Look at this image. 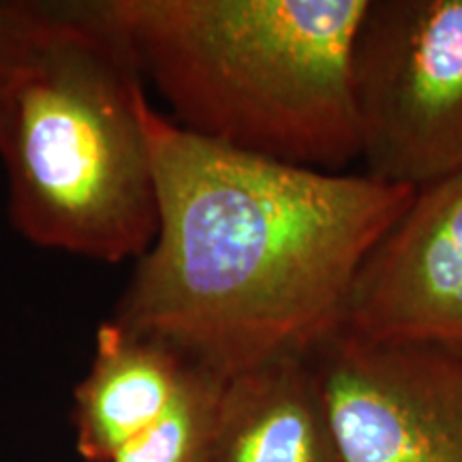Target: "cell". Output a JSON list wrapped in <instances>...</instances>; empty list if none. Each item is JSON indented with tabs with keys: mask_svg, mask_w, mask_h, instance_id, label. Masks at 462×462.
I'll use <instances>...</instances> for the list:
<instances>
[{
	"mask_svg": "<svg viewBox=\"0 0 462 462\" xmlns=\"http://www.w3.org/2000/svg\"><path fill=\"white\" fill-rule=\"evenodd\" d=\"M50 5L0 0V97L42 31Z\"/></svg>",
	"mask_w": 462,
	"mask_h": 462,
	"instance_id": "30bf717a",
	"label": "cell"
},
{
	"mask_svg": "<svg viewBox=\"0 0 462 462\" xmlns=\"http://www.w3.org/2000/svg\"><path fill=\"white\" fill-rule=\"evenodd\" d=\"M368 0H103L173 123L343 173L360 161L351 48Z\"/></svg>",
	"mask_w": 462,
	"mask_h": 462,
	"instance_id": "7a4b0ae2",
	"label": "cell"
},
{
	"mask_svg": "<svg viewBox=\"0 0 462 462\" xmlns=\"http://www.w3.org/2000/svg\"><path fill=\"white\" fill-rule=\"evenodd\" d=\"M198 364L170 345L109 319L97 332L90 371L73 396L75 448L112 462L173 407Z\"/></svg>",
	"mask_w": 462,
	"mask_h": 462,
	"instance_id": "ba28073f",
	"label": "cell"
},
{
	"mask_svg": "<svg viewBox=\"0 0 462 462\" xmlns=\"http://www.w3.org/2000/svg\"><path fill=\"white\" fill-rule=\"evenodd\" d=\"M343 332L462 351V171L415 190L362 263Z\"/></svg>",
	"mask_w": 462,
	"mask_h": 462,
	"instance_id": "8992f818",
	"label": "cell"
},
{
	"mask_svg": "<svg viewBox=\"0 0 462 462\" xmlns=\"http://www.w3.org/2000/svg\"><path fill=\"white\" fill-rule=\"evenodd\" d=\"M221 385L223 377L195 366L170 411L112 462H199Z\"/></svg>",
	"mask_w": 462,
	"mask_h": 462,
	"instance_id": "9c48e42d",
	"label": "cell"
},
{
	"mask_svg": "<svg viewBox=\"0 0 462 462\" xmlns=\"http://www.w3.org/2000/svg\"><path fill=\"white\" fill-rule=\"evenodd\" d=\"M309 360L343 462H462V351L340 330Z\"/></svg>",
	"mask_w": 462,
	"mask_h": 462,
	"instance_id": "5b68a950",
	"label": "cell"
},
{
	"mask_svg": "<svg viewBox=\"0 0 462 462\" xmlns=\"http://www.w3.org/2000/svg\"><path fill=\"white\" fill-rule=\"evenodd\" d=\"M199 462H343L309 357L223 379Z\"/></svg>",
	"mask_w": 462,
	"mask_h": 462,
	"instance_id": "52a82bcc",
	"label": "cell"
},
{
	"mask_svg": "<svg viewBox=\"0 0 462 462\" xmlns=\"http://www.w3.org/2000/svg\"><path fill=\"white\" fill-rule=\"evenodd\" d=\"M360 161L421 189L462 171V0H368L351 48Z\"/></svg>",
	"mask_w": 462,
	"mask_h": 462,
	"instance_id": "277c9868",
	"label": "cell"
},
{
	"mask_svg": "<svg viewBox=\"0 0 462 462\" xmlns=\"http://www.w3.org/2000/svg\"><path fill=\"white\" fill-rule=\"evenodd\" d=\"M143 123L159 231L112 319L223 379L313 356L415 189L242 152L152 106Z\"/></svg>",
	"mask_w": 462,
	"mask_h": 462,
	"instance_id": "6da1fadb",
	"label": "cell"
},
{
	"mask_svg": "<svg viewBox=\"0 0 462 462\" xmlns=\"http://www.w3.org/2000/svg\"><path fill=\"white\" fill-rule=\"evenodd\" d=\"M143 75L101 3L50 5L0 97L9 217L26 240L140 259L159 231Z\"/></svg>",
	"mask_w": 462,
	"mask_h": 462,
	"instance_id": "3957f363",
	"label": "cell"
}]
</instances>
